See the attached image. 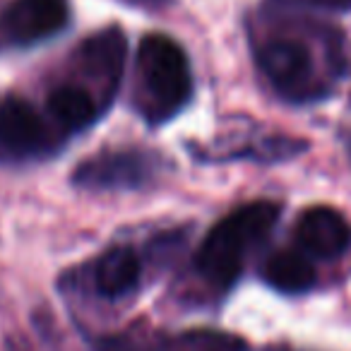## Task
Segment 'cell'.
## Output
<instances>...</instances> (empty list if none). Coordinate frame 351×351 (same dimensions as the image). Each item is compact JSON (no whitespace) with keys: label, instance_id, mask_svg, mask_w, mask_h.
<instances>
[{"label":"cell","instance_id":"obj_9","mask_svg":"<svg viewBox=\"0 0 351 351\" xmlns=\"http://www.w3.org/2000/svg\"><path fill=\"white\" fill-rule=\"evenodd\" d=\"M306 140L296 137L274 135V132H231L224 140L212 142L207 149H197V159H253L263 164H274V161L293 159L301 152H306Z\"/></svg>","mask_w":351,"mask_h":351},{"label":"cell","instance_id":"obj_11","mask_svg":"<svg viewBox=\"0 0 351 351\" xmlns=\"http://www.w3.org/2000/svg\"><path fill=\"white\" fill-rule=\"evenodd\" d=\"M229 335L224 332H181V335H164V332L125 330L118 335L99 337L94 351H212Z\"/></svg>","mask_w":351,"mask_h":351},{"label":"cell","instance_id":"obj_7","mask_svg":"<svg viewBox=\"0 0 351 351\" xmlns=\"http://www.w3.org/2000/svg\"><path fill=\"white\" fill-rule=\"evenodd\" d=\"M70 22L68 0H12L0 15V36L12 46H34Z\"/></svg>","mask_w":351,"mask_h":351},{"label":"cell","instance_id":"obj_2","mask_svg":"<svg viewBox=\"0 0 351 351\" xmlns=\"http://www.w3.org/2000/svg\"><path fill=\"white\" fill-rule=\"evenodd\" d=\"M282 207L255 200L219 219L195 253V269L217 291H229L243 274L250 255L269 239Z\"/></svg>","mask_w":351,"mask_h":351},{"label":"cell","instance_id":"obj_17","mask_svg":"<svg viewBox=\"0 0 351 351\" xmlns=\"http://www.w3.org/2000/svg\"><path fill=\"white\" fill-rule=\"evenodd\" d=\"M346 152H349V159H351V135L346 137Z\"/></svg>","mask_w":351,"mask_h":351},{"label":"cell","instance_id":"obj_14","mask_svg":"<svg viewBox=\"0 0 351 351\" xmlns=\"http://www.w3.org/2000/svg\"><path fill=\"white\" fill-rule=\"evenodd\" d=\"M282 8H301V10L322 12H351V0H274Z\"/></svg>","mask_w":351,"mask_h":351},{"label":"cell","instance_id":"obj_13","mask_svg":"<svg viewBox=\"0 0 351 351\" xmlns=\"http://www.w3.org/2000/svg\"><path fill=\"white\" fill-rule=\"evenodd\" d=\"M263 279L279 293H306L315 287L317 272L301 250L282 248L272 253L263 265Z\"/></svg>","mask_w":351,"mask_h":351},{"label":"cell","instance_id":"obj_12","mask_svg":"<svg viewBox=\"0 0 351 351\" xmlns=\"http://www.w3.org/2000/svg\"><path fill=\"white\" fill-rule=\"evenodd\" d=\"M51 121L56 128L68 135V132H82L97 123L106 108L101 106L97 97L89 92L84 84H60L46 99Z\"/></svg>","mask_w":351,"mask_h":351},{"label":"cell","instance_id":"obj_16","mask_svg":"<svg viewBox=\"0 0 351 351\" xmlns=\"http://www.w3.org/2000/svg\"><path fill=\"white\" fill-rule=\"evenodd\" d=\"M212 351H243V341L236 339V337H226L219 346H215Z\"/></svg>","mask_w":351,"mask_h":351},{"label":"cell","instance_id":"obj_4","mask_svg":"<svg viewBox=\"0 0 351 351\" xmlns=\"http://www.w3.org/2000/svg\"><path fill=\"white\" fill-rule=\"evenodd\" d=\"M164 169L166 159L156 152L118 147L84 159L73 171V183L92 193H130L156 183Z\"/></svg>","mask_w":351,"mask_h":351},{"label":"cell","instance_id":"obj_5","mask_svg":"<svg viewBox=\"0 0 351 351\" xmlns=\"http://www.w3.org/2000/svg\"><path fill=\"white\" fill-rule=\"evenodd\" d=\"M125 51V34L118 27H108V29L97 32L87 41H82L75 53L80 75L87 80V84H94V94L104 104V108L111 106L121 89Z\"/></svg>","mask_w":351,"mask_h":351},{"label":"cell","instance_id":"obj_15","mask_svg":"<svg viewBox=\"0 0 351 351\" xmlns=\"http://www.w3.org/2000/svg\"><path fill=\"white\" fill-rule=\"evenodd\" d=\"M125 3H130V5H135V8H145V10H159L169 0H125Z\"/></svg>","mask_w":351,"mask_h":351},{"label":"cell","instance_id":"obj_3","mask_svg":"<svg viewBox=\"0 0 351 351\" xmlns=\"http://www.w3.org/2000/svg\"><path fill=\"white\" fill-rule=\"evenodd\" d=\"M191 97L193 73L186 51L166 34L145 36L135 58V111L149 125H164L188 106Z\"/></svg>","mask_w":351,"mask_h":351},{"label":"cell","instance_id":"obj_6","mask_svg":"<svg viewBox=\"0 0 351 351\" xmlns=\"http://www.w3.org/2000/svg\"><path fill=\"white\" fill-rule=\"evenodd\" d=\"M56 145L49 123L22 97L0 99V154L8 159H39Z\"/></svg>","mask_w":351,"mask_h":351},{"label":"cell","instance_id":"obj_1","mask_svg":"<svg viewBox=\"0 0 351 351\" xmlns=\"http://www.w3.org/2000/svg\"><path fill=\"white\" fill-rule=\"evenodd\" d=\"M255 60L269 87L289 104H315L330 97L341 73L337 49L317 53L301 34H272L255 49Z\"/></svg>","mask_w":351,"mask_h":351},{"label":"cell","instance_id":"obj_8","mask_svg":"<svg viewBox=\"0 0 351 351\" xmlns=\"http://www.w3.org/2000/svg\"><path fill=\"white\" fill-rule=\"evenodd\" d=\"M87 284L101 301L123 303L137 296L145 277V260L132 245H113L104 250L87 269Z\"/></svg>","mask_w":351,"mask_h":351},{"label":"cell","instance_id":"obj_10","mask_svg":"<svg viewBox=\"0 0 351 351\" xmlns=\"http://www.w3.org/2000/svg\"><path fill=\"white\" fill-rule=\"evenodd\" d=\"M296 239L308 255L335 260L351 248V224L341 212L317 205L301 215L296 224Z\"/></svg>","mask_w":351,"mask_h":351}]
</instances>
